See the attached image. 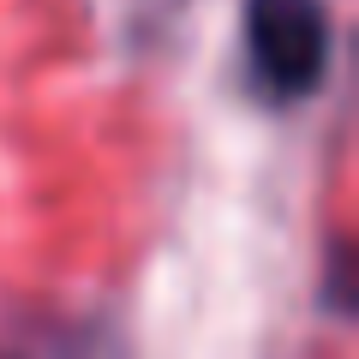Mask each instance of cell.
<instances>
[{
    "label": "cell",
    "instance_id": "obj_1",
    "mask_svg": "<svg viewBox=\"0 0 359 359\" xmlns=\"http://www.w3.org/2000/svg\"><path fill=\"white\" fill-rule=\"evenodd\" d=\"M240 30H245V60L276 102H299V96L323 90L335 48L323 0H245Z\"/></svg>",
    "mask_w": 359,
    "mask_h": 359
}]
</instances>
